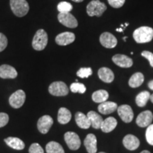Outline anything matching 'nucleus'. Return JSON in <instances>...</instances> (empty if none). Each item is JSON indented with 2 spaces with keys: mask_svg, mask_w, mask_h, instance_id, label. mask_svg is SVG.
Masks as SVG:
<instances>
[{
  "mask_svg": "<svg viewBox=\"0 0 153 153\" xmlns=\"http://www.w3.org/2000/svg\"><path fill=\"white\" fill-rule=\"evenodd\" d=\"M133 36L137 43H148L153 38V29L148 26H142L135 30Z\"/></svg>",
  "mask_w": 153,
  "mask_h": 153,
  "instance_id": "1",
  "label": "nucleus"
},
{
  "mask_svg": "<svg viewBox=\"0 0 153 153\" xmlns=\"http://www.w3.org/2000/svg\"><path fill=\"white\" fill-rule=\"evenodd\" d=\"M48 37L45 30L39 29L37 30L33 38L32 46L36 51H41L45 48L48 44Z\"/></svg>",
  "mask_w": 153,
  "mask_h": 153,
  "instance_id": "2",
  "label": "nucleus"
},
{
  "mask_svg": "<svg viewBox=\"0 0 153 153\" xmlns=\"http://www.w3.org/2000/svg\"><path fill=\"white\" fill-rule=\"evenodd\" d=\"M11 11L16 16L22 17L28 14L29 5L26 0H10Z\"/></svg>",
  "mask_w": 153,
  "mask_h": 153,
  "instance_id": "3",
  "label": "nucleus"
},
{
  "mask_svg": "<svg viewBox=\"0 0 153 153\" xmlns=\"http://www.w3.org/2000/svg\"><path fill=\"white\" fill-rule=\"evenodd\" d=\"M106 9L107 7L104 3L101 2L99 0H92L88 4L87 12L89 16H101Z\"/></svg>",
  "mask_w": 153,
  "mask_h": 153,
  "instance_id": "4",
  "label": "nucleus"
},
{
  "mask_svg": "<svg viewBox=\"0 0 153 153\" xmlns=\"http://www.w3.org/2000/svg\"><path fill=\"white\" fill-rule=\"evenodd\" d=\"M49 93L55 97H64L68 94V86L63 82H53L48 88Z\"/></svg>",
  "mask_w": 153,
  "mask_h": 153,
  "instance_id": "5",
  "label": "nucleus"
},
{
  "mask_svg": "<svg viewBox=\"0 0 153 153\" xmlns=\"http://www.w3.org/2000/svg\"><path fill=\"white\" fill-rule=\"evenodd\" d=\"M64 138L66 144L70 150H76L81 146V140L79 135L74 132H67L65 134Z\"/></svg>",
  "mask_w": 153,
  "mask_h": 153,
  "instance_id": "6",
  "label": "nucleus"
},
{
  "mask_svg": "<svg viewBox=\"0 0 153 153\" xmlns=\"http://www.w3.org/2000/svg\"><path fill=\"white\" fill-rule=\"evenodd\" d=\"M26 100V94L22 89L15 91L9 97V104L14 108H19L24 105Z\"/></svg>",
  "mask_w": 153,
  "mask_h": 153,
  "instance_id": "7",
  "label": "nucleus"
},
{
  "mask_svg": "<svg viewBox=\"0 0 153 153\" xmlns=\"http://www.w3.org/2000/svg\"><path fill=\"white\" fill-rule=\"evenodd\" d=\"M59 22L68 28H74L77 27L78 22L75 17L70 12L59 13L57 15Z\"/></svg>",
  "mask_w": 153,
  "mask_h": 153,
  "instance_id": "8",
  "label": "nucleus"
},
{
  "mask_svg": "<svg viewBox=\"0 0 153 153\" xmlns=\"http://www.w3.org/2000/svg\"><path fill=\"white\" fill-rule=\"evenodd\" d=\"M118 116L125 123H131L134 117V114L132 108L128 105H121L117 108Z\"/></svg>",
  "mask_w": 153,
  "mask_h": 153,
  "instance_id": "9",
  "label": "nucleus"
},
{
  "mask_svg": "<svg viewBox=\"0 0 153 153\" xmlns=\"http://www.w3.org/2000/svg\"><path fill=\"white\" fill-rule=\"evenodd\" d=\"M53 124V120L48 115H45L38 119L37 127L40 133L46 134Z\"/></svg>",
  "mask_w": 153,
  "mask_h": 153,
  "instance_id": "10",
  "label": "nucleus"
},
{
  "mask_svg": "<svg viewBox=\"0 0 153 153\" xmlns=\"http://www.w3.org/2000/svg\"><path fill=\"white\" fill-rule=\"evenodd\" d=\"M100 43L106 48H114L117 45V39L113 34L108 32H104L100 36Z\"/></svg>",
  "mask_w": 153,
  "mask_h": 153,
  "instance_id": "11",
  "label": "nucleus"
},
{
  "mask_svg": "<svg viewBox=\"0 0 153 153\" xmlns=\"http://www.w3.org/2000/svg\"><path fill=\"white\" fill-rule=\"evenodd\" d=\"M153 114L150 111H145L140 113L136 118V123L140 127H148L152 123Z\"/></svg>",
  "mask_w": 153,
  "mask_h": 153,
  "instance_id": "12",
  "label": "nucleus"
},
{
  "mask_svg": "<svg viewBox=\"0 0 153 153\" xmlns=\"http://www.w3.org/2000/svg\"><path fill=\"white\" fill-rule=\"evenodd\" d=\"M112 60L116 65L123 68H131L133 64V60H132L131 57H128L127 55H115L112 57Z\"/></svg>",
  "mask_w": 153,
  "mask_h": 153,
  "instance_id": "13",
  "label": "nucleus"
},
{
  "mask_svg": "<svg viewBox=\"0 0 153 153\" xmlns=\"http://www.w3.org/2000/svg\"><path fill=\"white\" fill-rule=\"evenodd\" d=\"M75 36L72 32H64L58 34L55 38V42L59 45H67L73 43Z\"/></svg>",
  "mask_w": 153,
  "mask_h": 153,
  "instance_id": "14",
  "label": "nucleus"
},
{
  "mask_svg": "<svg viewBox=\"0 0 153 153\" xmlns=\"http://www.w3.org/2000/svg\"><path fill=\"white\" fill-rule=\"evenodd\" d=\"M18 73L14 68L9 65H2L0 66V77L2 79H14Z\"/></svg>",
  "mask_w": 153,
  "mask_h": 153,
  "instance_id": "15",
  "label": "nucleus"
},
{
  "mask_svg": "<svg viewBox=\"0 0 153 153\" xmlns=\"http://www.w3.org/2000/svg\"><path fill=\"white\" fill-rule=\"evenodd\" d=\"M123 144L126 149L129 150H135L140 146V140L133 135H126L123 140Z\"/></svg>",
  "mask_w": 153,
  "mask_h": 153,
  "instance_id": "16",
  "label": "nucleus"
},
{
  "mask_svg": "<svg viewBox=\"0 0 153 153\" xmlns=\"http://www.w3.org/2000/svg\"><path fill=\"white\" fill-rule=\"evenodd\" d=\"M88 153H96L97 151V140L94 134H88L84 141Z\"/></svg>",
  "mask_w": 153,
  "mask_h": 153,
  "instance_id": "17",
  "label": "nucleus"
},
{
  "mask_svg": "<svg viewBox=\"0 0 153 153\" xmlns=\"http://www.w3.org/2000/svg\"><path fill=\"white\" fill-rule=\"evenodd\" d=\"M118 105L116 103L113 101H104L101 103L98 106V110L101 114L106 115L110 114L117 110Z\"/></svg>",
  "mask_w": 153,
  "mask_h": 153,
  "instance_id": "18",
  "label": "nucleus"
},
{
  "mask_svg": "<svg viewBox=\"0 0 153 153\" xmlns=\"http://www.w3.org/2000/svg\"><path fill=\"white\" fill-rule=\"evenodd\" d=\"M98 75L101 81L106 83H111L114 79V74L111 69L108 68H101L99 70Z\"/></svg>",
  "mask_w": 153,
  "mask_h": 153,
  "instance_id": "19",
  "label": "nucleus"
},
{
  "mask_svg": "<svg viewBox=\"0 0 153 153\" xmlns=\"http://www.w3.org/2000/svg\"><path fill=\"white\" fill-rule=\"evenodd\" d=\"M87 117L89 119V121L91 123V126H92L95 129H100L101 124H102V122L104 119H103L102 117L97 114V112L93 111H91L88 112L87 114Z\"/></svg>",
  "mask_w": 153,
  "mask_h": 153,
  "instance_id": "20",
  "label": "nucleus"
},
{
  "mask_svg": "<svg viewBox=\"0 0 153 153\" xmlns=\"http://www.w3.org/2000/svg\"><path fill=\"white\" fill-rule=\"evenodd\" d=\"M117 120L114 117H108L103 120L101 129L104 133H110L116 128L117 126Z\"/></svg>",
  "mask_w": 153,
  "mask_h": 153,
  "instance_id": "21",
  "label": "nucleus"
},
{
  "mask_svg": "<svg viewBox=\"0 0 153 153\" xmlns=\"http://www.w3.org/2000/svg\"><path fill=\"white\" fill-rule=\"evenodd\" d=\"M75 121L76 125L82 129H88L91 126V123L87 116L82 112H77L75 114Z\"/></svg>",
  "mask_w": 153,
  "mask_h": 153,
  "instance_id": "22",
  "label": "nucleus"
},
{
  "mask_svg": "<svg viewBox=\"0 0 153 153\" xmlns=\"http://www.w3.org/2000/svg\"><path fill=\"white\" fill-rule=\"evenodd\" d=\"M4 142L8 146L14 149V150H24L25 148L24 143L23 142L22 140L18 138V137H9L4 140Z\"/></svg>",
  "mask_w": 153,
  "mask_h": 153,
  "instance_id": "23",
  "label": "nucleus"
},
{
  "mask_svg": "<svg viewBox=\"0 0 153 153\" xmlns=\"http://www.w3.org/2000/svg\"><path fill=\"white\" fill-rule=\"evenodd\" d=\"M72 118L71 112L68 108L62 107L58 111V115H57V120L60 124H67L70 121Z\"/></svg>",
  "mask_w": 153,
  "mask_h": 153,
  "instance_id": "24",
  "label": "nucleus"
},
{
  "mask_svg": "<svg viewBox=\"0 0 153 153\" xmlns=\"http://www.w3.org/2000/svg\"><path fill=\"white\" fill-rule=\"evenodd\" d=\"M143 82H144V75L141 72H136L130 78L128 84L131 87L137 88L142 85Z\"/></svg>",
  "mask_w": 153,
  "mask_h": 153,
  "instance_id": "25",
  "label": "nucleus"
},
{
  "mask_svg": "<svg viewBox=\"0 0 153 153\" xmlns=\"http://www.w3.org/2000/svg\"><path fill=\"white\" fill-rule=\"evenodd\" d=\"M109 97L108 91L104 89H101V90L96 91L95 92L92 94L91 98L92 100L96 103H102L104 101H106L107 99Z\"/></svg>",
  "mask_w": 153,
  "mask_h": 153,
  "instance_id": "26",
  "label": "nucleus"
},
{
  "mask_svg": "<svg viewBox=\"0 0 153 153\" xmlns=\"http://www.w3.org/2000/svg\"><path fill=\"white\" fill-rule=\"evenodd\" d=\"M47 153H65L64 149L60 143L51 141L46 145L45 147Z\"/></svg>",
  "mask_w": 153,
  "mask_h": 153,
  "instance_id": "27",
  "label": "nucleus"
},
{
  "mask_svg": "<svg viewBox=\"0 0 153 153\" xmlns=\"http://www.w3.org/2000/svg\"><path fill=\"white\" fill-rule=\"evenodd\" d=\"M150 98V94L148 91L139 93L135 98V102L139 107H144Z\"/></svg>",
  "mask_w": 153,
  "mask_h": 153,
  "instance_id": "28",
  "label": "nucleus"
},
{
  "mask_svg": "<svg viewBox=\"0 0 153 153\" xmlns=\"http://www.w3.org/2000/svg\"><path fill=\"white\" fill-rule=\"evenodd\" d=\"M86 87L85 85L82 83H79V82H75L72 83L70 85V90L73 93H79L84 94L86 91Z\"/></svg>",
  "mask_w": 153,
  "mask_h": 153,
  "instance_id": "29",
  "label": "nucleus"
},
{
  "mask_svg": "<svg viewBox=\"0 0 153 153\" xmlns=\"http://www.w3.org/2000/svg\"><path fill=\"white\" fill-rule=\"evenodd\" d=\"M72 5L67 1H62L57 5V10L60 13H68L72 11Z\"/></svg>",
  "mask_w": 153,
  "mask_h": 153,
  "instance_id": "30",
  "label": "nucleus"
},
{
  "mask_svg": "<svg viewBox=\"0 0 153 153\" xmlns=\"http://www.w3.org/2000/svg\"><path fill=\"white\" fill-rule=\"evenodd\" d=\"M92 74V70L90 68H80L76 72V75L80 78H88Z\"/></svg>",
  "mask_w": 153,
  "mask_h": 153,
  "instance_id": "31",
  "label": "nucleus"
},
{
  "mask_svg": "<svg viewBox=\"0 0 153 153\" xmlns=\"http://www.w3.org/2000/svg\"><path fill=\"white\" fill-rule=\"evenodd\" d=\"M145 136L148 143L151 145H153V124H150L148 126V128L146 130Z\"/></svg>",
  "mask_w": 153,
  "mask_h": 153,
  "instance_id": "32",
  "label": "nucleus"
},
{
  "mask_svg": "<svg viewBox=\"0 0 153 153\" xmlns=\"http://www.w3.org/2000/svg\"><path fill=\"white\" fill-rule=\"evenodd\" d=\"M29 153H44V150L38 143H33L29 148Z\"/></svg>",
  "mask_w": 153,
  "mask_h": 153,
  "instance_id": "33",
  "label": "nucleus"
},
{
  "mask_svg": "<svg viewBox=\"0 0 153 153\" xmlns=\"http://www.w3.org/2000/svg\"><path fill=\"white\" fill-rule=\"evenodd\" d=\"M108 1L111 7L118 9L123 7V5L125 4L126 0H108Z\"/></svg>",
  "mask_w": 153,
  "mask_h": 153,
  "instance_id": "34",
  "label": "nucleus"
},
{
  "mask_svg": "<svg viewBox=\"0 0 153 153\" xmlns=\"http://www.w3.org/2000/svg\"><path fill=\"white\" fill-rule=\"evenodd\" d=\"M8 40L5 35L0 33V52H2L7 46Z\"/></svg>",
  "mask_w": 153,
  "mask_h": 153,
  "instance_id": "35",
  "label": "nucleus"
},
{
  "mask_svg": "<svg viewBox=\"0 0 153 153\" xmlns=\"http://www.w3.org/2000/svg\"><path fill=\"white\" fill-rule=\"evenodd\" d=\"M9 116L5 113H0V128H2L8 123Z\"/></svg>",
  "mask_w": 153,
  "mask_h": 153,
  "instance_id": "36",
  "label": "nucleus"
},
{
  "mask_svg": "<svg viewBox=\"0 0 153 153\" xmlns=\"http://www.w3.org/2000/svg\"><path fill=\"white\" fill-rule=\"evenodd\" d=\"M141 55H142L143 57H144L145 58H146L147 60L149 61L150 66L152 67V68H153V53L150 52V51H143V52H142Z\"/></svg>",
  "mask_w": 153,
  "mask_h": 153,
  "instance_id": "37",
  "label": "nucleus"
},
{
  "mask_svg": "<svg viewBox=\"0 0 153 153\" xmlns=\"http://www.w3.org/2000/svg\"><path fill=\"white\" fill-rule=\"evenodd\" d=\"M148 87L151 90H153V80H151L148 82Z\"/></svg>",
  "mask_w": 153,
  "mask_h": 153,
  "instance_id": "38",
  "label": "nucleus"
},
{
  "mask_svg": "<svg viewBox=\"0 0 153 153\" xmlns=\"http://www.w3.org/2000/svg\"><path fill=\"white\" fill-rule=\"evenodd\" d=\"M72 1H74V2H77V3H79V2H82V1H83L84 0H72Z\"/></svg>",
  "mask_w": 153,
  "mask_h": 153,
  "instance_id": "39",
  "label": "nucleus"
},
{
  "mask_svg": "<svg viewBox=\"0 0 153 153\" xmlns=\"http://www.w3.org/2000/svg\"><path fill=\"white\" fill-rule=\"evenodd\" d=\"M123 28H117L116 29V31H119V32H123Z\"/></svg>",
  "mask_w": 153,
  "mask_h": 153,
  "instance_id": "40",
  "label": "nucleus"
},
{
  "mask_svg": "<svg viewBox=\"0 0 153 153\" xmlns=\"http://www.w3.org/2000/svg\"><path fill=\"white\" fill-rule=\"evenodd\" d=\"M150 99L151 102L153 103V94H152V95H150Z\"/></svg>",
  "mask_w": 153,
  "mask_h": 153,
  "instance_id": "41",
  "label": "nucleus"
},
{
  "mask_svg": "<svg viewBox=\"0 0 153 153\" xmlns=\"http://www.w3.org/2000/svg\"><path fill=\"white\" fill-rule=\"evenodd\" d=\"M140 153H150V152H149L148 150H143V152H141Z\"/></svg>",
  "mask_w": 153,
  "mask_h": 153,
  "instance_id": "42",
  "label": "nucleus"
},
{
  "mask_svg": "<svg viewBox=\"0 0 153 153\" xmlns=\"http://www.w3.org/2000/svg\"><path fill=\"white\" fill-rule=\"evenodd\" d=\"M126 38H127V37H123V41H126Z\"/></svg>",
  "mask_w": 153,
  "mask_h": 153,
  "instance_id": "43",
  "label": "nucleus"
},
{
  "mask_svg": "<svg viewBox=\"0 0 153 153\" xmlns=\"http://www.w3.org/2000/svg\"><path fill=\"white\" fill-rule=\"evenodd\" d=\"M128 26V23H126V26Z\"/></svg>",
  "mask_w": 153,
  "mask_h": 153,
  "instance_id": "44",
  "label": "nucleus"
},
{
  "mask_svg": "<svg viewBox=\"0 0 153 153\" xmlns=\"http://www.w3.org/2000/svg\"><path fill=\"white\" fill-rule=\"evenodd\" d=\"M99 153H106V152H99Z\"/></svg>",
  "mask_w": 153,
  "mask_h": 153,
  "instance_id": "45",
  "label": "nucleus"
}]
</instances>
